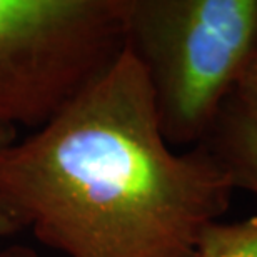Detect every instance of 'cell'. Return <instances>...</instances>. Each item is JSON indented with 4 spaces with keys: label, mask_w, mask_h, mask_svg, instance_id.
<instances>
[{
    "label": "cell",
    "mask_w": 257,
    "mask_h": 257,
    "mask_svg": "<svg viewBox=\"0 0 257 257\" xmlns=\"http://www.w3.org/2000/svg\"><path fill=\"white\" fill-rule=\"evenodd\" d=\"M235 191L199 144L176 152L128 47L47 125L0 151V205L65 257H195Z\"/></svg>",
    "instance_id": "6da1fadb"
},
{
    "label": "cell",
    "mask_w": 257,
    "mask_h": 257,
    "mask_svg": "<svg viewBox=\"0 0 257 257\" xmlns=\"http://www.w3.org/2000/svg\"><path fill=\"white\" fill-rule=\"evenodd\" d=\"M127 47L147 74L162 136L195 147L257 54V0H128Z\"/></svg>",
    "instance_id": "7a4b0ae2"
},
{
    "label": "cell",
    "mask_w": 257,
    "mask_h": 257,
    "mask_svg": "<svg viewBox=\"0 0 257 257\" xmlns=\"http://www.w3.org/2000/svg\"><path fill=\"white\" fill-rule=\"evenodd\" d=\"M128 0H0V125L35 132L127 47Z\"/></svg>",
    "instance_id": "3957f363"
},
{
    "label": "cell",
    "mask_w": 257,
    "mask_h": 257,
    "mask_svg": "<svg viewBox=\"0 0 257 257\" xmlns=\"http://www.w3.org/2000/svg\"><path fill=\"white\" fill-rule=\"evenodd\" d=\"M202 144L224 164L235 189L257 194V120L240 110L230 97Z\"/></svg>",
    "instance_id": "277c9868"
},
{
    "label": "cell",
    "mask_w": 257,
    "mask_h": 257,
    "mask_svg": "<svg viewBox=\"0 0 257 257\" xmlns=\"http://www.w3.org/2000/svg\"><path fill=\"white\" fill-rule=\"evenodd\" d=\"M195 257H257V214L207 225L200 234Z\"/></svg>",
    "instance_id": "5b68a950"
},
{
    "label": "cell",
    "mask_w": 257,
    "mask_h": 257,
    "mask_svg": "<svg viewBox=\"0 0 257 257\" xmlns=\"http://www.w3.org/2000/svg\"><path fill=\"white\" fill-rule=\"evenodd\" d=\"M230 100L249 117L257 120V54L230 94Z\"/></svg>",
    "instance_id": "8992f818"
},
{
    "label": "cell",
    "mask_w": 257,
    "mask_h": 257,
    "mask_svg": "<svg viewBox=\"0 0 257 257\" xmlns=\"http://www.w3.org/2000/svg\"><path fill=\"white\" fill-rule=\"evenodd\" d=\"M19 230H22L19 227V224L10 217L9 212L0 205V239L10 237V235L17 234ZM0 257H39V254L35 250L29 247H22V245H12L4 250H0Z\"/></svg>",
    "instance_id": "52a82bcc"
},
{
    "label": "cell",
    "mask_w": 257,
    "mask_h": 257,
    "mask_svg": "<svg viewBox=\"0 0 257 257\" xmlns=\"http://www.w3.org/2000/svg\"><path fill=\"white\" fill-rule=\"evenodd\" d=\"M15 139H17V131L0 125V151H2L4 147H7L9 144H12Z\"/></svg>",
    "instance_id": "ba28073f"
}]
</instances>
